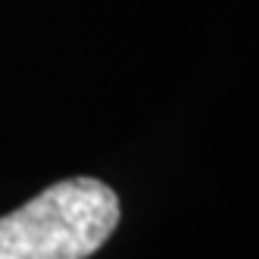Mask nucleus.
I'll return each mask as SVG.
<instances>
[{
  "label": "nucleus",
  "mask_w": 259,
  "mask_h": 259,
  "mask_svg": "<svg viewBox=\"0 0 259 259\" xmlns=\"http://www.w3.org/2000/svg\"><path fill=\"white\" fill-rule=\"evenodd\" d=\"M116 225V191L97 178H69L0 215V259H88Z\"/></svg>",
  "instance_id": "obj_1"
}]
</instances>
